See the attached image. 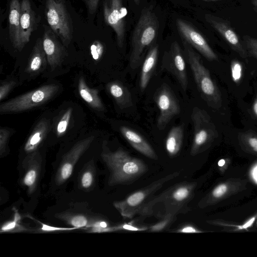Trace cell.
Returning a JSON list of instances; mask_svg holds the SVG:
<instances>
[{"label": "cell", "mask_w": 257, "mask_h": 257, "mask_svg": "<svg viewBox=\"0 0 257 257\" xmlns=\"http://www.w3.org/2000/svg\"><path fill=\"white\" fill-rule=\"evenodd\" d=\"M159 48L157 45H154L149 50L143 62L141 71L140 86L143 91L148 86L150 79L156 68Z\"/></svg>", "instance_id": "obj_22"}, {"label": "cell", "mask_w": 257, "mask_h": 257, "mask_svg": "<svg viewBox=\"0 0 257 257\" xmlns=\"http://www.w3.org/2000/svg\"><path fill=\"white\" fill-rule=\"evenodd\" d=\"M176 25L179 33L185 41L195 48L206 59L210 61L218 60L216 54L204 37L196 29L179 18L176 20Z\"/></svg>", "instance_id": "obj_14"}, {"label": "cell", "mask_w": 257, "mask_h": 257, "mask_svg": "<svg viewBox=\"0 0 257 257\" xmlns=\"http://www.w3.org/2000/svg\"><path fill=\"white\" fill-rule=\"evenodd\" d=\"M45 15L50 29L67 47L73 36L72 19L64 0H46Z\"/></svg>", "instance_id": "obj_6"}, {"label": "cell", "mask_w": 257, "mask_h": 257, "mask_svg": "<svg viewBox=\"0 0 257 257\" xmlns=\"http://www.w3.org/2000/svg\"><path fill=\"white\" fill-rule=\"evenodd\" d=\"M253 10H254V11H255V12H256V13H257V6H255V7H254V8H253Z\"/></svg>", "instance_id": "obj_50"}, {"label": "cell", "mask_w": 257, "mask_h": 257, "mask_svg": "<svg viewBox=\"0 0 257 257\" xmlns=\"http://www.w3.org/2000/svg\"><path fill=\"white\" fill-rule=\"evenodd\" d=\"M16 84L17 82L15 80H9L2 82L0 86V100L4 99Z\"/></svg>", "instance_id": "obj_36"}, {"label": "cell", "mask_w": 257, "mask_h": 257, "mask_svg": "<svg viewBox=\"0 0 257 257\" xmlns=\"http://www.w3.org/2000/svg\"><path fill=\"white\" fill-rule=\"evenodd\" d=\"M251 4L255 6H257V0H250Z\"/></svg>", "instance_id": "obj_47"}, {"label": "cell", "mask_w": 257, "mask_h": 257, "mask_svg": "<svg viewBox=\"0 0 257 257\" xmlns=\"http://www.w3.org/2000/svg\"><path fill=\"white\" fill-rule=\"evenodd\" d=\"M58 38L51 29H45L42 38L43 46L48 64L52 70L61 64L66 53Z\"/></svg>", "instance_id": "obj_16"}, {"label": "cell", "mask_w": 257, "mask_h": 257, "mask_svg": "<svg viewBox=\"0 0 257 257\" xmlns=\"http://www.w3.org/2000/svg\"><path fill=\"white\" fill-rule=\"evenodd\" d=\"M42 157L39 151L28 153L22 162L24 174L22 183L27 187L29 194L36 190L42 166Z\"/></svg>", "instance_id": "obj_15"}, {"label": "cell", "mask_w": 257, "mask_h": 257, "mask_svg": "<svg viewBox=\"0 0 257 257\" xmlns=\"http://www.w3.org/2000/svg\"><path fill=\"white\" fill-rule=\"evenodd\" d=\"M246 179L230 178L217 184L200 201L201 208L214 205L221 201L245 190L247 186Z\"/></svg>", "instance_id": "obj_9"}, {"label": "cell", "mask_w": 257, "mask_h": 257, "mask_svg": "<svg viewBox=\"0 0 257 257\" xmlns=\"http://www.w3.org/2000/svg\"><path fill=\"white\" fill-rule=\"evenodd\" d=\"M242 67L237 60L231 62V73L233 81L238 83L241 77Z\"/></svg>", "instance_id": "obj_38"}, {"label": "cell", "mask_w": 257, "mask_h": 257, "mask_svg": "<svg viewBox=\"0 0 257 257\" xmlns=\"http://www.w3.org/2000/svg\"><path fill=\"white\" fill-rule=\"evenodd\" d=\"M255 226L257 227V220L256 221V222H255Z\"/></svg>", "instance_id": "obj_51"}, {"label": "cell", "mask_w": 257, "mask_h": 257, "mask_svg": "<svg viewBox=\"0 0 257 257\" xmlns=\"http://www.w3.org/2000/svg\"><path fill=\"white\" fill-rule=\"evenodd\" d=\"M21 3L19 0H12L9 16V36L14 47L22 51L20 39Z\"/></svg>", "instance_id": "obj_19"}, {"label": "cell", "mask_w": 257, "mask_h": 257, "mask_svg": "<svg viewBox=\"0 0 257 257\" xmlns=\"http://www.w3.org/2000/svg\"><path fill=\"white\" fill-rule=\"evenodd\" d=\"M106 87L107 91L120 108H126L133 105L131 93L121 82L118 81L110 82L108 83Z\"/></svg>", "instance_id": "obj_23"}, {"label": "cell", "mask_w": 257, "mask_h": 257, "mask_svg": "<svg viewBox=\"0 0 257 257\" xmlns=\"http://www.w3.org/2000/svg\"><path fill=\"white\" fill-rule=\"evenodd\" d=\"M184 125L173 126L170 131L165 142V147L170 157L176 156L180 152L184 137Z\"/></svg>", "instance_id": "obj_25"}, {"label": "cell", "mask_w": 257, "mask_h": 257, "mask_svg": "<svg viewBox=\"0 0 257 257\" xmlns=\"http://www.w3.org/2000/svg\"><path fill=\"white\" fill-rule=\"evenodd\" d=\"M184 52L192 70L197 89L207 105L215 109L222 105L220 91L211 77L209 70L202 63L200 56L186 41L183 42Z\"/></svg>", "instance_id": "obj_2"}, {"label": "cell", "mask_w": 257, "mask_h": 257, "mask_svg": "<svg viewBox=\"0 0 257 257\" xmlns=\"http://www.w3.org/2000/svg\"><path fill=\"white\" fill-rule=\"evenodd\" d=\"M85 4L88 12L93 14L97 10L99 0H82Z\"/></svg>", "instance_id": "obj_39"}, {"label": "cell", "mask_w": 257, "mask_h": 257, "mask_svg": "<svg viewBox=\"0 0 257 257\" xmlns=\"http://www.w3.org/2000/svg\"><path fill=\"white\" fill-rule=\"evenodd\" d=\"M48 63L44 50L42 39L38 38L33 47L25 71L29 74L34 75L40 72Z\"/></svg>", "instance_id": "obj_20"}, {"label": "cell", "mask_w": 257, "mask_h": 257, "mask_svg": "<svg viewBox=\"0 0 257 257\" xmlns=\"http://www.w3.org/2000/svg\"><path fill=\"white\" fill-rule=\"evenodd\" d=\"M72 108L69 107L65 111L58 121L56 128V134L58 137L62 136L67 131L72 116Z\"/></svg>", "instance_id": "obj_32"}, {"label": "cell", "mask_w": 257, "mask_h": 257, "mask_svg": "<svg viewBox=\"0 0 257 257\" xmlns=\"http://www.w3.org/2000/svg\"><path fill=\"white\" fill-rule=\"evenodd\" d=\"M12 130L1 127L0 128V155L3 156L6 152L7 144L12 135Z\"/></svg>", "instance_id": "obj_34"}, {"label": "cell", "mask_w": 257, "mask_h": 257, "mask_svg": "<svg viewBox=\"0 0 257 257\" xmlns=\"http://www.w3.org/2000/svg\"><path fill=\"white\" fill-rule=\"evenodd\" d=\"M251 111L253 116L257 119V94H256L253 101L251 105Z\"/></svg>", "instance_id": "obj_45"}, {"label": "cell", "mask_w": 257, "mask_h": 257, "mask_svg": "<svg viewBox=\"0 0 257 257\" xmlns=\"http://www.w3.org/2000/svg\"><path fill=\"white\" fill-rule=\"evenodd\" d=\"M171 174L157 180L145 188L141 189L126 197L121 201L115 202L113 206L124 218H131L143 209L147 201L163 186V184L175 176Z\"/></svg>", "instance_id": "obj_7"}, {"label": "cell", "mask_w": 257, "mask_h": 257, "mask_svg": "<svg viewBox=\"0 0 257 257\" xmlns=\"http://www.w3.org/2000/svg\"><path fill=\"white\" fill-rule=\"evenodd\" d=\"M203 1L215 2V1H222V0H203Z\"/></svg>", "instance_id": "obj_49"}, {"label": "cell", "mask_w": 257, "mask_h": 257, "mask_svg": "<svg viewBox=\"0 0 257 257\" xmlns=\"http://www.w3.org/2000/svg\"><path fill=\"white\" fill-rule=\"evenodd\" d=\"M95 169L93 162L86 164L80 173L78 179L80 189L89 191L93 188L95 183Z\"/></svg>", "instance_id": "obj_28"}, {"label": "cell", "mask_w": 257, "mask_h": 257, "mask_svg": "<svg viewBox=\"0 0 257 257\" xmlns=\"http://www.w3.org/2000/svg\"><path fill=\"white\" fill-rule=\"evenodd\" d=\"M119 131L127 142L138 152L149 158L158 159L155 151L140 134L125 126H121Z\"/></svg>", "instance_id": "obj_18"}, {"label": "cell", "mask_w": 257, "mask_h": 257, "mask_svg": "<svg viewBox=\"0 0 257 257\" xmlns=\"http://www.w3.org/2000/svg\"><path fill=\"white\" fill-rule=\"evenodd\" d=\"M104 46L101 42L95 41L91 45L90 52L92 57L95 61H98L102 57L104 52Z\"/></svg>", "instance_id": "obj_35"}, {"label": "cell", "mask_w": 257, "mask_h": 257, "mask_svg": "<svg viewBox=\"0 0 257 257\" xmlns=\"http://www.w3.org/2000/svg\"><path fill=\"white\" fill-rule=\"evenodd\" d=\"M37 221L41 225V227L39 228L40 230L42 232H54V231H69L78 229L76 227H56L47 225L43 223L38 220Z\"/></svg>", "instance_id": "obj_37"}, {"label": "cell", "mask_w": 257, "mask_h": 257, "mask_svg": "<svg viewBox=\"0 0 257 257\" xmlns=\"http://www.w3.org/2000/svg\"><path fill=\"white\" fill-rule=\"evenodd\" d=\"M204 17L206 21L220 35L232 50L243 59L248 57L243 44L228 21L209 14H205Z\"/></svg>", "instance_id": "obj_13"}, {"label": "cell", "mask_w": 257, "mask_h": 257, "mask_svg": "<svg viewBox=\"0 0 257 257\" xmlns=\"http://www.w3.org/2000/svg\"><path fill=\"white\" fill-rule=\"evenodd\" d=\"M195 185L194 183L179 185L171 189V193L168 195L167 198L171 199L172 204H174L177 206L183 205L191 198Z\"/></svg>", "instance_id": "obj_26"}, {"label": "cell", "mask_w": 257, "mask_h": 257, "mask_svg": "<svg viewBox=\"0 0 257 257\" xmlns=\"http://www.w3.org/2000/svg\"><path fill=\"white\" fill-rule=\"evenodd\" d=\"M154 100L160 110L157 127L160 131L164 130L170 121L180 113V106L175 95L165 83L157 90Z\"/></svg>", "instance_id": "obj_8"}, {"label": "cell", "mask_w": 257, "mask_h": 257, "mask_svg": "<svg viewBox=\"0 0 257 257\" xmlns=\"http://www.w3.org/2000/svg\"><path fill=\"white\" fill-rule=\"evenodd\" d=\"M257 220V211L242 223L234 224L227 222L222 220H214L208 221L211 224L221 226L229 231H241L249 230Z\"/></svg>", "instance_id": "obj_29"}, {"label": "cell", "mask_w": 257, "mask_h": 257, "mask_svg": "<svg viewBox=\"0 0 257 257\" xmlns=\"http://www.w3.org/2000/svg\"><path fill=\"white\" fill-rule=\"evenodd\" d=\"M191 119L194 132L190 154L194 156L208 149L218 137V133L210 115L204 109L194 107Z\"/></svg>", "instance_id": "obj_4"}, {"label": "cell", "mask_w": 257, "mask_h": 257, "mask_svg": "<svg viewBox=\"0 0 257 257\" xmlns=\"http://www.w3.org/2000/svg\"><path fill=\"white\" fill-rule=\"evenodd\" d=\"M177 232L180 233H202L204 231L200 230L193 226L187 225L179 229Z\"/></svg>", "instance_id": "obj_40"}, {"label": "cell", "mask_w": 257, "mask_h": 257, "mask_svg": "<svg viewBox=\"0 0 257 257\" xmlns=\"http://www.w3.org/2000/svg\"><path fill=\"white\" fill-rule=\"evenodd\" d=\"M101 158L110 171V185H128L144 175L147 166L141 159L131 156L122 149L110 151L103 144Z\"/></svg>", "instance_id": "obj_1"}, {"label": "cell", "mask_w": 257, "mask_h": 257, "mask_svg": "<svg viewBox=\"0 0 257 257\" xmlns=\"http://www.w3.org/2000/svg\"><path fill=\"white\" fill-rule=\"evenodd\" d=\"M50 128V123L48 119L43 118L39 120L25 143V151L30 153L37 150L49 133Z\"/></svg>", "instance_id": "obj_21"}, {"label": "cell", "mask_w": 257, "mask_h": 257, "mask_svg": "<svg viewBox=\"0 0 257 257\" xmlns=\"http://www.w3.org/2000/svg\"><path fill=\"white\" fill-rule=\"evenodd\" d=\"M115 230H120V229H125L128 230H144L145 229L142 228H138L135 226H133L132 225L128 224H123L121 225H119L117 226H115Z\"/></svg>", "instance_id": "obj_43"}, {"label": "cell", "mask_w": 257, "mask_h": 257, "mask_svg": "<svg viewBox=\"0 0 257 257\" xmlns=\"http://www.w3.org/2000/svg\"><path fill=\"white\" fill-rule=\"evenodd\" d=\"M243 44L246 50L248 56L257 59V39L248 35L242 37Z\"/></svg>", "instance_id": "obj_33"}, {"label": "cell", "mask_w": 257, "mask_h": 257, "mask_svg": "<svg viewBox=\"0 0 257 257\" xmlns=\"http://www.w3.org/2000/svg\"><path fill=\"white\" fill-rule=\"evenodd\" d=\"M229 160L228 159H222L218 162L219 169L222 173L225 171L227 169L229 164Z\"/></svg>", "instance_id": "obj_44"}, {"label": "cell", "mask_w": 257, "mask_h": 257, "mask_svg": "<svg viewBox=\"0 0 257 257\" xmlns=\"http://www.w3.org/2000/svg\"><path fill=\"white\" fill-rule=\"evenodd\" d=\"M105 22L110 26L116 34L117 45L123 46L125 35L124 18L127 10L122 0H105L103 3Z\"/></svg>", "instance_id": "obj_10"}, {"label": "cell", "mask_w": 257, "mask_h": 257, "mask_svg": "<svg viewBox=\"0 0 257 257\" xmlns=\"http://www.w3.org/2000/svg\"><path fill=\"white\" fill-rule=\"evenodd\" d=\"M237 139L240 147L244 152L257 156V133L251 130L240 132Z\"/></svg>", "instance_id": "obj_27"}, {"label": "cell", "mask_w": 257, "mask_h": 257, "mask_svg": "<svg viewBox=\"0 0 257 257\" xmlns=\"http://www.w3.org/2000/svg\"><path fill=\"white\" fill-rule=\"evenodd\" d=\"M57 217L63 220L72 227L78 229L86 228L91 220H89L86 216L81 214H75L72 213H64L57 215Z\"/></svg>", "instance_id": "obj_30"}, {"label": "cell", "mask_w": 257, "mask_h": 257, "mask_svg": "<svg viewBox=\"0 0 257 257\" xmlns=\"http://www.w3.org/2000/svg\"><path fill=\"white\" fill-rule=\"evenodd\" d=\"M115 231V226L114 227H108L107 228H103V227H90L88 228L87 232L90 233H102V232H111Z\"/></svg>", "instance_id": "obj_42"}, {"label": "cell", "mask_w": 257, "mask_h": 257, "mask_svg": "<svg viewBox=\"0 0 257 257\" xmlns=\"http://www.w3.org/2000/svg\"><path fill=\"white\" fill-rule=\"evenodd\" d=\"M35 13L29 0L21 3L20 39L22 49L29 42L35 26Z\"/></svg>", "instance_id": "obj_17"}, {"label": "cell", "mask_w": 257, "mask_h": 257, "mask_svg": "<svg viewBox=\"0 0 257 257\" xmlns=\"http://www.w3.org/2000/svg\"><path fill=\"white\" fill-rule=\"evenodd\" d=\"M134 1L137 5H139L140 3V0H134Z\"/></svg>", "instance_id": "obj_48"}, {"label": "cell", "mask_w": 257, "mask_h": 257, "mask_svg": "<svg viewBox=\"0 0 257 257\" xmlns=\"http://www.w3.org/2000/svg\"><path fill=\"white\" fill-rule=\"evenodd\" d=\"M169 220H165L163 222H161L160 223L155 225L154 226H152L151 228V229L153 231H159L161 229H163L164 226L166 225L168 222Z\"/></svg>", "instance_id": "obj_46"}, {"label": "cell", "mask_w": 257, "mask_h": 257, "mask_svg": "<svg viewBox=\"0 0 257 257\" xmlns=\"http://www.w3.org/2000/svg\"><path fill=\"white\" fill-rule=\"evenodd\" d=\"M162 68L172 74L177 80L182 89L186 90L188 78L185 61L181 48L177 42H173L170 50L165 53Z\"/></svg>", "instance_id": "obj_12"}, {"label": "cell", "mask_w": 257, "mask_h": 257, "mask_svg": "<svg viewBox=\"0 0 257 257\" xmlns=\"http://www.w3.org/2000/svg\"><path fill=\"white\" fill-rule=\"evenodd\" d=\"M78 91L81 97L90 106L99 111L104 110V107L99 96L98 90L89 87L83 77H80L79 79Z\"/></svg>", "instance_id": "obj_24"}, {"label": "cell", "mask_w": 257, "mask_h": 257, "mask_svg": "<svg viewBox=\"0 0 257 257\" xmlns=\"http://www.w3.org/2000/svg\"><path fill=\"white\" fill-rule=\"evenodd\" d=\"M59 89V86L55 84L42 86L2 103L0 113L20 112L42 105L51 99Z\"/></svg>", "instance_id": "obj_5"}, {"label": "cell", "mask_w": 257, "mask_h": 257, "mask_svg": "<svg viewBox=\"0 0 257 257\" xmlns=\"http://www.w3.org/2000/svg\"><path fill=\"white\" fill-rule=\"evenodd\" d=\"M14 218L12 220L8 221L1 227L0 232H15L23 231L26 230V229L21 224L20 222L21 221V216L18 212L17 210L14 208Z\"/></svg>", "instance_id": "obj_31"}, {"label": "cell", "mask_w": 257, "mask_h": 257, "mask_svg": "<svg viewBox=\"0 0 257 257\" xmlns=\"http://www.w3.org/2000/svg\"><path fill=\"white\" fill-rule=\"evenodd\" d=\"M94 139V137L91 136L79 141L65 155L55 176V180L57 185L64 183L71 177L75 164Z\"/></svg>", "instance_id": "obj_11"}, {"label": "cell", "mask_w": 257, "mask_h": 257, "mask_svg": "<svg viewBox=\"0 0 257 257\" xmlns=\"http://www.w3.org/2000/svg\"><path fill=\"white\" fill-rule=\"evenodd\" d=\"M158 26L157 18L152 9H144L132 35L129 60L132 69H136L141 65L145 51L154 40Z\"/></svg>", "instance_id": "obj_3"}, {"label": "cell", "mask_w": 257, "mask_h": 257, "mask_svg": "<svg viewBox=\"0 0 257 257\" xmlns=\"http://www.w3.org/2000/svg\"><path fill=\"white\" fill-rule=\"evenodd\" d=\"M108 223L104 220H93L92 219L91 222L86 228L90 227H103L107 228L108 227Z\"/></svg>", "instance_id": "obj_41"}]
</instances>
